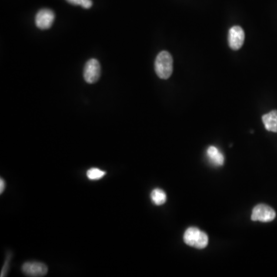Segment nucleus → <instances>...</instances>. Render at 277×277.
Segmentation results:
<instances>
[{
    "instance_id": "nucleus-7",
    "label": "nucleus",
    "mask_w": 277,
    "mask_h": 277,
    "mask_svg": "<svg viewBox=\"0 0 277 277\" xmlns=\"http://www.w3.org/2000/svg\"><path fill=\"white\" fill-rule=\"evenodd\" d=\"M55 20V14L50 10L44 8L36 16V25L40 30H48L52 26Z\"/></svg>"
},
{
    "instance_id": "nucleus-1",
    "label": "nucleus",
    "mask_w": 277,
    "mask_h": 277,
    "mask_svg": "<svg viewBox=\"0 0 277 277\" xmlns=\"http://www.w3.org/2000/svg\"><path fill=\"white\" fill-rule=\"evenodd\" d=\"M174 70V60L170 52L162 51L157 56L155 61L156 74L162 80H167L171 76Z\"/></svg>"
},
{
    "instance_id": "nucleus-4",
    "label": "nucleus",
    "mask_w": 277,
    "mask_h": 277,
    "mask_svg": "<svg viewBox=\"0 0 277 277\" xmlns=\"http://www.w3.org/2000/svg\"><path fill=\"white\" fill-rule=\"evenodd\" d=\"M101 75V66L96 58H91L87 61L84 67V76L86 82L88 84H95L98 81Z\"/></svg>"
},
{
    "instance_id": "nucleus-9",
    "label": "nucleus",
    "mask_w": 277,
    "mask_h": 277,
    "mask_svg": "<svg viewBox=\"0 0 277 277\" xmlns=\"http://www.w3.org/2000/svg\"><path fill=\"white\" fill-rule=\"evenodd\" d=\"M207 156L210 161L211 164L216 166H220L224 165V156L222 152H220L219 150L215 146H210L207 150Z\"/></svg>"
},
{
    "instance_id": "nucleus-11",
    "label": "nucleus",
    "mask_w": 277,
    "mask_h": 277,
    "mask_svg": "<svg viewBox=\"0 0 277 277\" xmlns=\"http://www.w3.org/2000/svg\"><path fill=\"white\" fill-rule=\"evenodd\" d=\"M106 172L98 168H91L86 172L87 178L90 180H98L105 176Z\"/></svg>"
},
{
    "instance_id": "nucleus-2",
    "label": "nucleus",
    "mask_w": 277,
    "mask_h": 277,
    "mask_svg": "<svg viewBox=\"0 0 277 277\" xmlns=\"http://www.w3.org/2000/svg\"><path fill=\"white\" fill-rule=\"evenodd\" d=\"M184 240L186 244L196 249H204L208 245V236L195 227H190L186 230L184 236Z\"/></svg>"
},
{
    "instance_id": "nucleus-13",
    "label": "nucleus",
    "mask_w": 277,
    "mask_h": 277,
    "mask_svg": "<svg viewBox=\"0 0 277 277\" xmlns=\"http://www.w3.org/2000/svg\"><path fill=\"white\" fill-rule=\"evenodd\" d=\"M6 182L2 178L0 180V194H2L4 191L5 190Z\"/></svg>"
},
{
    "instance_id": "nucleus-10",
    "label": "nucleus",
    "mask_w": 277,
    "mask_h": 277,
    "mask_svg": "<svg viewBox=\"0 0 277 277\" xmlns=\"http://www.w3.org/2000/svg\"><path fill=\"white\" fill-rule=\"evenodd\" d=\"M151 200L155 205H164L166 202V194L161 189H155L151 192Z\"/></svg>"
},
{
    "instance_id": "nucleus-5",
    "label": "nucleus",
    "mask_w": 277,
    "mask_h": 277,
    "mask_svg": "<svg viewBox=\"0 0 277 277\" xmlns=\"http://www.w3.org/2000/svg\"><path fill=\"white\" fill-rule=\"evenodd\" d=\"M22 271L27 276L41 277L46 275L48 267L42 262L31 261L22 265Z\"/></svg>"
},
{
    "instance_id": "nucleus-8",
    "label": "nucleus",
    "mask_w": 277,
    "mask_h": 277,
    "mask_svg": "<svg viewBox=\"0 0 277 277\" xmlns=\"http://www.w3.org/2000/svg\"><path fill=\"white\" fill-rule=\"evenodd\" d=\"M265 128L270 132H277V110H272L262 117Z\"/></svg>"
},
{
    "instance_id": "nucleus-6",
    "label": "nucleus",
    "mask_w": 277,
    "mask_h": 277,
    "mask_svg": "<svg viewBox=\"0 0 277 277\" xmlns=\"http://www.w3.org/2000/svg\"><path fill=\"white\" fill-rule=\"evenodd\" d=\"M245 32L239 26H235L230 30L228 42L230 47L234 50H238L244 45Z\"/></svg>"
},
{
    "instance_id": "nucleus-3",
    "label": "nucleus",
    "mask_w": 277,
    "mask_h": 277,
    "mask_svg": "<svg viewBox=\"0 0 277 277\" xmlns=\"http://www.w3.org/2000/svg\"><path fill=\"white\" fill-rule=\"evenodd\" d=\"M276 217V212L272 208L265 204L256 206L252 210L251 220L252 221L269 222L274 220Z\"/></svg>"
},
{
    "instance_id": "nucleus-12",
    "label": "nucleus",
    "mask_w": 277,
    "mask_h": 277,
    "mask_svg": "<svg viewBox=\"0 0 277 277\" xmlns=\"http://www.w3.org/2000/svg\"><path fill=\"white\" fill-rule=\"evenodd\" d=\"M68 4L74 6H80L82 8H90L92 6V0H66Z\"/></svg>"
}]
</instances>
